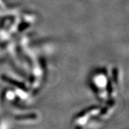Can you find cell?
I'll use <instances>...</instances> for the list:
<instances>
[{
  "mask_svg": "<svg viewBox=\"0 0 129 129\" xmlns=\"http://www.w3.org/2000/svg\"><path fill=\"white\" fill-rule=\"evenodd\" d=\"M6 10V4L4 2V0H0V14L4 13Z\"/></svg>",
  "mask_w": 129,
  "mask_h": 129,
  "instance_id": "8",
  "label": "cell"
},
{
  "mask_svg": "<svg viewBox=\"0 0 129 129\" xmlns=\"http://www.w3.org/2000/svg\"><path fill=\"white\" fill-rule=\"evenodd\" d=\"M42 71L43 68L40 64L35 65L32 68L31 76L29 78V83L33 90H37V88L40 87L42 79Z\"/></svg>",
  "mask_w": 129,
  "mask_h": 129,
  "instance_id": "3",
  "label": "cell"
},
{
  "mask_svg": "<svg viewBox=\"0 0 129 129\" xmlns=\"http://www.w3.org/2000/svg\"><path fill=\"white\" fill-rule=\"evenodd\" d=\"M35 19H36V16L35 14H32V13H30V12L24 13L21 17L22 22L24 24H26L28 26H29L31 24L35 22Z\"/></svg>",
  "mask_w": 129,
  "mask_h": 129,
  "instance_id": "5",
  "label": "cell"
},
{
  "mask_svg": "<svg viewBox=\"0 0 129 129\" xmlns=\"http://www.w3.org/2000/svg\"><path fill=\"white\" fill-rule=\"evenodd\" d=\"M16 98V93L12 89H6L4 90L2 94V99L3 101H13V100H15Z\"/></svg>",
  "mask_w": 129,
  "mask_h": 129,
  "instance_id": "6",
  "label": "cell"
},
{
  "mask_svg": "<svg viewBox=\"0 0 129 129\" xmlns=\"http://www.w3.org/2000/svg\"><path fill=\"white\" fill-rule=\"evenodd\" d=\"M110 80L105 70H98L92 74L90 80V85L95 94L102 91H107Z\"/></svg>",
  "mask_w": 129,
  "mask_h": 129,
  "instance_id": "1",
  "label": "cell"
},
{
  "mask_svg": "<svg viewBox=\"0 0 129 129\" xmlns=\"http://www.w3.org/2000/svg\"><path fill=\"white\" fill-rule=\"evenodd\" d=\"M114 85H117L118 82V70L117 68H113V78L111 79Z\"/></svg>",
  "mask_w": 129,
  "mask_h": 129,
  "instance_id": "7",
  "label": "cell"
},
{
  "mask_svg": "<svg viewBox=\"0 0 129 129\" xmlns=\"http://www.w3.org/2000/svg\"><path fill=\"white\" fill-rule=\"evenodd\" d=\"M101 108L99 106H95L85 109L74 117L73 123L77 128H83L85 125L88 124L92 117L99 114Z\"/></svg>",
  "mask_w": 129,
  "mask_h": 129,
  "instance_id": "2",
  "label": "cell"
},
{
  "mask_svg": "<svg viewBox=\"0 0 129 129\" xmlns=\"http://www.w3.org/2000/svg\"><path fill=\"white\" fill-rule=\"evenodd\" d=\"M38 116L36 113H29V114H24V115H19L15 116V120L21 122L25 121H33L36 120Z\"/></svg>",
  "mask_w": 129,
  "mask_h": 129,
  "instance_id": "4",
  "label": "cell"
}]
</instances>
